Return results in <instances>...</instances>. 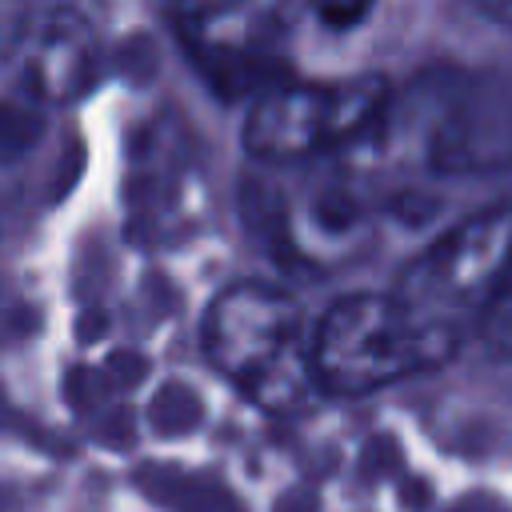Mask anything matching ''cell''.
<instances>
[{"instance_id": "1", "label": "cell", "mask_w": 512, "mask_h": 512, "mask_svg": "<svg viewBox=\"0 0 512 512\" xmlns=\"http://www.w3.org/2000/svg\"><path fill=\"white\" fill-rule=\"evenodd\" d=\"M512 272V204H488L428 240L384 288L432 364H448L496 316Z\"/></svg>"}, {"instance_id": "2", "label": "cell", "mask_w": 512, "mask_h": 512, "mask_svg": "<svg viewBox=\"0 0 512 512\" xmlns=\"http://www.w3.org/2000/svg\"><path fill=\"white\" fill-rule=\"evenodd\" d=\"M208 364L264 412H296L320 388L312 368V320L300 300L268 280H236L212 296L200 320Z\"/></svg>"}, {"instance_id": "3", "label": "cell", "mask_w": 512, "mask_h": 512, "mask_svg": "<svg viewBox=\"0 0 512 512\" xmlns=\"http://www.w3.org/2000/svg\"><path fill=\"white\" fill-rule=\"evenodd\" d=\"M392 92L376 72L348 76H284L268 84L244 116V148L256 160L288 164L336 152L372 132Z\"/></svg>"}, {"instance_id": "4", "label": "cell", "mask_w": 512, "mask_h": 512, "mask_svg": "<svg viewBox=\"0 0 512 512\" xmlns=\"http://www.w3.org/2000/svg\"><path fill=\"white\" fill-rule=\"evenodd\" d=\"M312 368L320 392L368 396L432 372L436 364L408 332L392 296L376 288L340 296L320 312V320H312Z\"/></svg>"}, {"instance_id": "5", "label": "cell", "mask_w": 512, "mask_h": 512, "mask_svg": "<svg viewBox=\"0 0 512 512\" xmlns=\"http://www.w3.org/2000/svg\"><path fill=\"white\" fill-rule=\"evenodd\" d=\"M304 8L280 4H240V8H180L172 12L176 36L184 40L196 68L224 92L256 96L284 80L276 76L280 60L300 36Z\"/></svg>"}, {"instance_id": "6", "label": "cell", "mask_w": 512, "mask_h": 512, "mask_svg": "<svg viewBox=\"0 0 512 512\" xmlns=\"http://www.w3.org/2000/svg\"><path fill=\"white\" fill-rule=\"evenodd\" d=\"M8 76L32 100H76L96 76V40L84 16L72 8H28Z\"/></svg>"}, {"instance_id": "7", "label": "cell", "mask_w": 512, "mask_h": 512, "mask_svg": "<svg viewBox=\"0 0 512 512\" xmlns=\"http://www.w3.org/2000/svg\"><path fill=\"white\" fill-rule=\"evenodd\" d=\"M476 12H484L488 20H496V24H508V28H512V0H484V4H476Z\"/></svg>"}, {"instance_id": "8", "label": "cell", "mask_w": 512, "mask_h": 512, "mask_svg": "<svg viewBox=\"0 0 512 512\" xmlns=\"http://www.w3.org/2000/svg\"><path fill=\"white\" fill-rule=\"evenodd\" d=\"M492 320H508L512 324V272H508V288H504V300H500V308H496Z\"/></svg>"}]
</instances>
